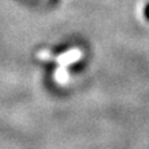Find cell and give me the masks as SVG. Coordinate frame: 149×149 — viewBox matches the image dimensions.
Returning <instances> with one entry per match:
<instances>
[{
    "label": "cell",
    "mask_w": 149,
    "mask_h": 149,
    "mask_svg": "<svg viewBox=\"0 0 149 149\" xmlns=\"http://www.w3.org/2000/svg\"><path fill=\"white\" fill-rule=\"evenodd\" d=\"M80 56H81V54L78 52V51H71V52H67L66 55H63L61 60H58V61H61L62 63H68V62L74 61V60L78 58Z\"/></svg>",
    "instance_id": "cell-1"
},
{
    "label": "cell",
    "mask_w": 149,
    "mask_h": 149,
    "mask_svg": "<svg viewBox=\"0 0 149 149\" xmlns=\"http://www.w3.org/2000/svg\"><path fill=\"white\" fill-rule=\"evenodd\" d=\"M146 15H147V17H149V5H148L147 9H146Z\"/></svg>",
    "instance_id": "cell-2"
}]
</instances>
